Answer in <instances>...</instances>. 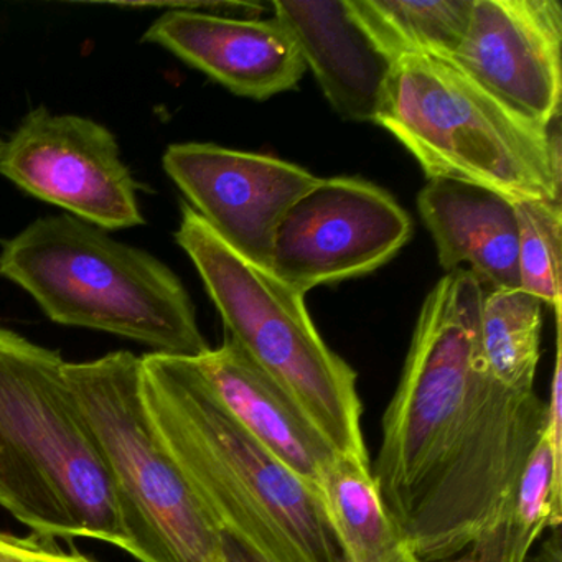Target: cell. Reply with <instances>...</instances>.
I'll use <instances>...</instances> for the list:
<instances>
[{"label":"cell","instance_id":"6da1fadb","mask_svg":"<svg viewBox=\"0 0 562 562\" xmlns=\"http://www.w3.org/2000/svg\"><path fill=\"white\" fill-rule=\"evenodd\" d=\"M140 361L157 434L220 531L268 562H347L321 493L229 416L192 358Z\"/></svg>","mask_w":562,"mask_h":562},{"label":"cell","instance_id":"7a4b0ae2","mask_svg":"<svg viewBox=\"0 0 562 562\" xmlns=\"http://www.w3.org/2000/svg\"><path fill=\"white\" fill-rule=\"evenodd\" d=\"M65 367L0 327V506L35 535L123 549L113 483Z\"/></svg>","mask_w":562,"mask_h":562},{"label":"cell","instance_id":"3957f363","mask_svg":"<svg viewBox=\"0 0 562 562\" xmlns=\"http://www.w3.org/2000/svg\"><path fill=\"white\" fill-rule=\"evenodd\" d=\"M0 276L55 324L130 338L167 357L210 350L176 272L71 215L45 216L2 243Z\"/></svg>","mask_w":562,"mask_h":562},{"label":"cell","instance_id":"277c9868","mask_svg":"<svg viewBox=\"0 0 562 562\" xmlns=\"http://www.w3.org/2000/svg\"><path fill=\"white\" fill-rule=\"evenodd\" d=\"M427 179L476 183L513 200H561V134L522 116L450 58L394 61L378 110Z\"/></svg>","mask_w":562,"mask_h":562},{"label":"cell","instance_id":"5b68a950","mask_svg":"<svg viewBox=\"0 0 562 562\" xmlns=\"http://www.w3.org/2000/svg\"><path fill=\"white\" fill-rule=\"evenodd\" d=\"M177 245L192 259L226 335L291 394L338 456L370 462L357 373L315 327L305 295L239 255L182 203Z\"/></svg>","mask_w":562,"mask_h":562},{"label":"cell","instance_id":"8992f818","mask_svg":"<svg viewBox=\"0 0 562 562\" xmlns=\"http://www.w3.org/2000/svg\"><path fill=\"white\" fill-rule=\"evenodd\" d=\"M65 371L113 483L124 551L140 562H222V531L150 419L140 358L114 351Z\"/></svg>","mask_w":562,"mask_h":562},{"label":"cell","instance_id":"52a82bcc","mask_svg":"<svg viewBox=\"0 0 562 562\" xmlns=\"http://www.w3.org/2000/svg\"><path fill=\"white\" fill-rule=\"evenodd\" d=\"M485 289L469 269L447 272L427 294L396 393L384 411L374 482L397 525L442 465L479 374Z\"/></svg>","mask_w":562,"mask_h":562},{"label":"cell","instance_id":"ba28073f","mask_svg":"<svg viewBox=\"0 0 562 562\" xmlns=\"http://www.w3.org/2000/svg\"><path fill=\"white\" fill-rule=\"evenodd\" d=\"M544 420L546 403L535 390L503 387L480 367L442 465L401 522L420 561L453 558L509 518Z\"/></svg>","mask_w":562,"mask_h":562},{"label":"cell","instance_id":"9c48e42d","mask_svg":"<svg viewBox=\"0 0 562 562\" xmlns=\"http://www.w3.org/2000/svg\"><path fill=\"white\" fill-rule=\"evenodd\" d=\"M400 203L357 177L318 179L276 229L269 271L302 295L376 271L409 241Z\"/></svg>","mask_w":562,"mask_h":562},{"label":"cell","instance_id":"30bf717a","mask_svg":"<svg viewBox=\"0 0 562 562\" xmlns=\"http://www.w3.org/2000/svg\"><path fill=\"white\" fill-rule=\"evenodd\" d=\"M0 176L104 232L144 225L139 183L97 121L35 108L0 154Z\"/></svg>","mask_w":562,"mask_h":562},{"label":"cell","instance_id":"8fae6325","mask_svg":"<svg viewBox=\"0 0 562 562\" xmlns=\"http://www.w3.org/2000/svg\"><path fill=\"white\" fill-rule=\"evenodd\" d=\"M162 167L206 225L262 268L279 223L318 180L295 164L215 144H172Z\"/></svg>","mask_w":562,"mask_h":562},{"label":"cell","instance_id":"7c38bea8","mask_svg":"<svg viewBox=\"0 0 562 562\" xmlns=\"http://www.w3.org/2000/svg\"><path fill=\"white\" fill-rule=\"evenodd\" d=\"M562 8L558 0H473L450 60L536 123L561 117Z\"/></svg>","mask_w":562,"mask_h":562},{"label":"cell","instance_id":"4fadbf2b","mask_svg":"<svg viewBox=\"0 0 562 562\" xmlns=\"http://www.w3.org/2000/svg\"><path fill=\"white\" fill-rule=\"evenodd\" d=\"M144 42L256 101L294 90L307 70L294 38L274 18L258 21L172 9L153 22Z\"/></svg>","mask_w":562,"mask_h":562},{"label":"cell","instance_id":"5bb4252c","mask_svg":"<svg viewBox=\"0 0 562 562\" xmlns=\"http://www.w3.org/2000/svg\"><path fill=\"white\" fill-rule=\"evenodd\" d=\"M229 416L302 482L321 493L338 453L281 384L225 335L222 347L192 358Z\"/></svg>","mask_w":562,"mask_h":562},{"label":"cell","instance_id":"9a60e30c","mask_svg":"<svg viewBox=\"0 0 562 562\" xmlns=\"http://www.w3.org/2000/svg\"><path fill=\"white\" fill-rule=\"evenodd\" d=\"M272 9L330 106L344 120L374 123L393 65L357 24L347 0H274Z\"/></svg>","mask_w":562,"mask_h":562},{"label":"cell","instance_id":"2e32d148","mask_svg":"<svg viewBox=\"0 0 562 562\" xmlns=\"http://www.w3.org/2000/svg\"><path fill=\"white\" fill-rule=\"evenodd\" d=\"M417 209L447 272L462 269L483 289H519L518 228L513 200L456 179H430Z\"/></svg>","mask_w":562,"mask_h":562},{"label":"cell","instance_id":"e0dca14e","mask_svg":"<svg viewBox=\"0 0 562 562\" xmlns=\"http://www.w3.org/2000/svg\"><path fill=\"white\" fill-rule=\"evenodd\" d=\"M321 498L347 562H423L387 512L370 462L338 456Z\"/></svg>","mask_w":562,"mask_h":562},{"label":"cell","instance_id":"ac0fdd59","mask_svg":"<svg viewBox=\"0 0 562 562\" xmlns=\"http://www.w3.org/2000/svg\"><path fill=\"white\" fill-rule=\"evenodd\" d=\"M347 4L391 65L414 55L452 58L473 9V0H347Z\"/></svg>","mask_w":562,"mask_h":562},{"label":"cell","instance_id":"d6986e66","mask_svg":"<svg viewBox=\"0 0 562 562\" xmlns=\"http://www.w3.org/2000/svg\"><path fill=\"white\" fill-rule=\"evenodd\" d=\"M541 330V301L521 289L485 291L479 325L483 371L508 390H535Z\"/></svg>","mask_w":562,"mask_h":562},{"label":"cell","instance_id":"ffe728a7","mask_svg":"<svg viewBox=\"0 0 562 562\" xmlns=\"http://www.w3.org/2000/svg\"><path fill=\"white\" fill-rule=\"evenodd\" d=\"M519 289L561 318V200H515Z\"/></svg>","mask_w":562,"mask_h":562},{"label":"cell","instance_id":"44dd1931","mask_svg":"<svg viewBox=\"0 0 562 562\" xmlns=\"http://www.w3.org/2000/svg\"><path fill=\"white\" fill-rule=\"evenodd\" d=\"M509 518L535 542L548 529L561 528L562 450L549 442L544 429L519 476Z\"/></svg>","mask_w":562,"mask_h":562},{"label":"cell","instance_id":"7402d4cb","mask_svg":"<svg viewBox=\"0 0 562 562\" xmlns=\"http://www.w3.org/2000/svg\"><path fill=\"white\" fill-rule=\"evenodd\" d=\"M536 542L526 538L512 518L483 532L469 548L442 562H525Z\"/></svg>","mask_w":562,"mask_h":562},{"label":"cell","instance_id":"603a6c76","mask_svg":"<svg viewBox=\"0 0 562 562\" xmlns=\"http://www.w3.org/2000/svg\"><path fill=\"white\" fill-rule=\"evenodd\" d=\"M0 562H94L77 551H64L47 536L0 532Z\"/></svg>","mask_w":562,"mask_h":562},{"label":"cell","instance_id":"cb8c5ba5","mask_svg":"<svg viewBox=\"0 0 562 562\" xmlns=\"http://www.w3.org/2000/svg\"><path fill=\"white\" fill-rule=\"evenodd\" d=\"M222 562H268L248 546L241 544L225 532H222Z\"/></svg>","mask_w":562,"mask_h":562},{"label":"cell","instance_id":"d4e9b609","mask_svg":"<svg viewBox=\"0 0 562 562\" xmlns=\"http://www.w3.org/2000/svg\"><path fill=\"white\" fill-rule=\"evenodd\" d=\"M551 535L539 546L536 554L529 552L525 562H562L561 528L551 529Z\"/></svg>","mask_w":562,"mask_h":562},{"label":"cell","instance_id":"484cf974","mask_svg":"<svg viewBox=\"0 0 562 562\" xmlns=\"http://www.w3.org/2000/svg\"><path fill=\"white\" fill-rule=\"evenodd\" d=\"M5 140L0 139V154H2V149H4Z\"/></svg>","mask_w":562,"mask_h":562}]
</instances>
